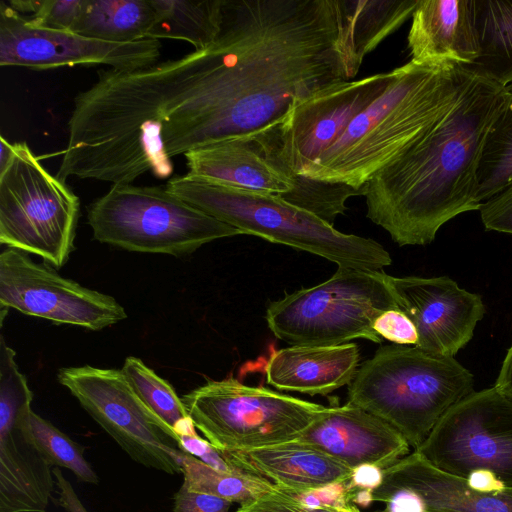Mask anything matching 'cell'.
I'll return each mask as SVG.
<instances>
[{
    "label": "cell",
    "instance_id": "cell-1",
    "mask_svg": "<svg viewBox=\"0 0 512 512\" xmlns=\"http://www.w3.org/2000/svg\"><path fill=\"white\" fill-rule=\"evenodd\" d=\"M362 62L347 0H223L212 44L143 71L140 110L173 158L264 130Z\"/></svg>",
    "mask_w": 512,
    "mask_h": 512
},
{
    "label": "cell",
    "instance_id": "cell-2",
    "mask_svg": "<svg viewBox=\"0 0 512 512\" xmlns=\"http://www.w3.org/2000/svg\"><path fill=\"white\" fill-rule=\"evenodd\" d=\"M508 97L472 69L453 106L362 187L367 218L400 246L427 245L446 222L479 210L482 151Z\"/></svg>",
    "mask_w": 512,
    "mask_h": 512
},
{
    "label": "cell",
    "instance_id": "cell-3",
    "mask_svg": "<svg viewBox=\"0 0 512 512\" xmlns=\"http://www.w3.org/2000/svg\"><path fill=\"white\" fill-rule=\"evenodd\" d=\"M393 72L384 91L300 176L361 189L453 106L472 68L410 60Z\"/></svg>",
    "mask_w": 512,
    "mask_h": 512
},
{
    "label": "cell",
    "instance_id": "cell-4",
    "mask_svg": "<svg viewBox=\"0 0 512 512\" xmlns=\"http://www.w3.org/2000/svg\"><path fill=\"white\" fill-rule=\"evenodd\" d=\"M473 391V374L454 357L391 344L358 368L347 403L389 423L416 450L446 411Z\"/></svg>",
    "mask_w": 512,
    "mask_h": 512
},
{
    "label": "cell",
    "instance_id": "cell-5",
    "mask_svg": "<svg viewBox=\"0 0 512 512\" xmlns=\"http://www.w3.org/2000/svg\"><path fill=\"white\" fill-rule=\"evenodd\" d=\"M165 188L242 234L318 255L338 267L382 270L392 261L377 241L342 233L279 195L219 185L188 174L169 178Z\"/></svg>",
    "mask_w": 512,
    "mask_h": 512
},
{
    "label": "cell",
    "instance_id": "cell-6",
    "mask_svg": "<svg viewBox=\"0 0 512 512\" xmlns=\"http://www.w3.org/2000/svg\"><path fill=\"white\" fill-rule=\"evenodd\" d=\"M391 309L400 308L390 275L338 267L328 280L272 302L265 318L291 346H337L357 338L381 343L373 324Z\"/></svg>",
    "mask_w": 512,
    "mask_h": 512
},
{
    "label": "cell",
    "instance_id": "cell-7",
    "mask_svg": "<svg viewBox=\"0 0 512 512\" xmlns=\"http://www.w3.org/2000/svg\"><path fill=\"white\" fill-rule=\"evenodd\" d=\"M87 221L101 243L173 256L242 234L159 186L112 185L89 205Z\"/></svg>",
    "mask_w": 512,
    "mask_h": 512
},
{
    "label": "cell",
    "instance_id": "cell-8",
    "mask_svg": "<svg viewBox=\"0 0 512 512\" xmlns=\"http://www.w3.org/2000/svg\"><path fill=\"white\" fill-rule=\"evenodd\" d=\"M181 400L195 427L222 455L293 441L325 408L232 377L210 380Z\"/></svg>",
    "mask_w": 512,
    "mask_h": 512
},
{
    "label": "cell",
    "instance_id": "cell-9",
    "mask_svg": "<svg viewBox=\"0 0 512 512\" xmlns=\"http://www.w3.org/2000/svg\"><path fill=\"white\" fill-rule=\"evenodd\" d=\"M80 200L26 142L0 172V243L63 266L74 248Z\"/></svg>",
    "mask_w": 512,
    "mask_h": 512
},
{
    "label": "cell",
    "instance_id": "cell-10",
    "mask_svg": "<svg viewBox=\"0 0 512 512\" xmlns=\"http://www.w3.org/2000/svg\"><path fill=\"white\" fill-rule=\"evenodd\" d=\"M57 379L134 461L183 473L179 436L140 400L121 370L66 367Z\"/></svg>",
    "mask_w": 512,
    "mask_h": 512
},
{
    "label": "cell",
    "instance_id": "cell-11",
    "mask_svg": "<svg viewBox=\"0 0 512 512\" xmlns=\"http://www.w3.org/2000/svg\"><path fill=\"white\" fill-rule=\"evenodd\" d=\"M393 75L392 70L339 82L295 99L280 121L247 138L277 168L300 176L384 91Z\"/></svg>",
    "mask_w": 512,
    "mask_h": 512
},
{
    "label": "cell",
    "instance_id": "cell-12",
    "mask_svg": "<svg viewBox=\"0 0 512 512\" xmlns=\"http://www.w3.org/2000/svg\"><path fill=\"white\" fill-rule=\"evenodd\" d=\"M434 467L468 478L493 475L512 487V399L494 386L449 408L415 450Z\"/></svg>",
    "mask_w": 512,
    "mask_h": 512
},
{
    "label": "cell",
    "instance_id": "cell-13",
    "mask_svg": "<svg viewBox=\"0 0 512 512\" xmlns=\"http://www.w3.org/2000/svg\"><path fill=\"white\" fill-rule=\"evenodd\" d=\"M0 305L26 315L97 331L127 318L117 300L34 262L25 252L0 254Z\"/></svg>",
    "mask_w": 512,
    "mask_h": 512
},
{
    "label": "cell",
    "instance_id": "cell-14",
    "mask_svg": "<svg viewBox=\"0 0 512 512\" xmlns=\"http://www.w3.org/2000/svg\"><path fill=\"white\" fill-rule=\"evenodd\" d=\"M161 43L143 39L107 42L68 30L37 27L0 3V65L37 70L76 65H107L117 70H137L157 63Z\"/></svg>",
    "mask_w": 512,
    "mask_h": 512
},
{
    "label": "cell",
    "instance_id": "cell-15",
    "mask_svg": "<svg viewBox=\"0 0 512 512\" xmlns=\"http://www.w3.org/2000/svg\"><path fill=\"white\" fill-rule=\"evenodd\" d=\"M398 305L414 323L416 347L454 357L473 337L485 314L482 298L447 276L392 277Z\"/></svg>",
    "mask_w": 512,
    "mask_h": 512
},
{
    "label": "cell",
    "instance_id": "cell-16",
    "mask_svg": "<svg viewBox=\"0 0 512 512\" xmlns=\"http://www.w3.org/2000/svg\"><path fill=\"white\" fill-rule=\"evenodd\" d=\"M293 442L327 454L352 470L363 464L385 470L410 454L411 447L389 423L349 403L325 407Z\"/></svg>",
    "mask_w": 512,
    "mask_h": 512
},
{
    "label": "cell",
    "instance_id": "cell-17",
    "mask_svg": "<svg viewBox=\"0 0 512 512\" xmlns=\"http://www.w3.org/2000/svg\"><path fill=\"white\" fill-rule=\"evenodd\" d=\"M407 41L411 61L472 66L480 55L473 0H420Z\"/></svg>",
    "mask_w": 512,
    "mask_h": 512
},
{
    "label": "cell",
    "instance_id": "cell-18",
    "mask_svg": "<svg viewBox=\"0 0 512 512\" xmlns=\"http://www.w3.org/2000/svg\"><path fill=\"white\" fill-rule=\"evenodd\" d=\"M188 175L219 185L283 195L293 177L272 164L250 138H234L191 150L185 155Z\"/></svg>",
    "mask_w": 512,
    "mask_h": 512
},
{
    "label": "cell",
    "instance_id": "cell-19",
    "mask_svg": "<svg viewBox=\"0 0 512 512\" xmlns=\"http://www.w3.org/2000/svg\"><path fill=\"white\" fill-rule=\"evenodd\" d=\"M383 480L413 491L423 512H512V487L494 492L475 489L415 450L383 470Z\"/></svg>",
    "mask_w": 512,
    "mask_h": 512
},
{
    "label": "cell",
    "instance_id": "cell-20",
    "mask_svg": "<svg viewBox=\"0 0 512 512\" xmlns=\"http://www.w3.org/2000/svg\"><path fill=\"white\" fill-rule=\"evenodd\" d=\"M359 361L355 343L291 346L270 355L265 366L266 381L280 391L327 395L352 382Z\"/></svg>",
    "mask_w": 512,
    "mask_h": 512
},
{
    "label": "cell",
    "instance_id": "cell-21",
    "mask_svg": "<svg viewBox=\"0 0 512 512\" xmlns=\"http://www.w3.org/2000/svg\"><path fill=\"white\" fill-rule=\"evenodd\" d=\"M235 467L275 486L310 490L347 482L352 469L334 458L293 441L223 455Z\"/></svg>",
    "mask_w": 512,
    "mask_h": 512
},
{
    "label": "cell",
    "instance_id": "cell-22",
    "mask_svg": "<svg viewBox=\"0 0 512 512\" xmlns=\"http://www.w3.org/2000/svg\"><path fill=\"white\" fill-rule=\"evenodd\" d=\"M51 468L18 428L0 429V512H45Z\"/></svg>",
    "mask_w": 512,
    "mask_h": 512
},
{
    "label": "cell",
    "instance_id": "cell-23",
    "mask_svg": "<svg viewBox=\"0 0 512 512\" xmlns=\"http://www.w3.org/2000/svg\"><path fill=\"white\" fill-rule=\"evenodd\" d=\"M155 20L152 0H83L72 32L107 42L147 39Z\"/></svg>",
    "mask_w": 512,
    "mask_h": 512
},
{
    "label": "cell",
    "instance_id": "cell-24",
    "mask_svg": "<svg viewBox=\"0 0 512 512\" xmlns=\"http://www.w3.org/2000/svg\"><path fill=\"white\" fill-rule=\"evenodd\" d=\"M155 20L147 39L182 40L202 50L220 33L223 0H152Z\"/></svg>",
    "mask_w": 512,
    "mask_h": 512
},
{
    "label": "cell",
    "instance_id": "cell-25",
    "mask_svg": "<svg viewBox=\"0 0 512 512\" xmlns=\"http://www.w3.org/2000/svg\"><path fill=\"white\" fill-rule=\"evenodd\" d=\"M480 55L470 66L508 86L512 82V1L473 0Z\"/></svg>",
    "mask_w": 512,
    "mask_h": 512
},
{
    "label": "cell",
    "instance_id": "cell-26",
    "mask_svg": "<svg viewBox=\"0 0 512 512\" xmlns=\"http://www.w3.org/2000/svg\"><path fill=\"white\" fill-rule=\"evenodd\" d=\"M420 0H347L358 58L372 52L412 17Z\"/></svg>",
    "mask_w": 512,
    "mask_h": 512
},
{
    "label": "cell",
    "instance_id": "cell-27",
    "mask_svg": "<svg viewBox=\"0 0 512 512\" xmlns=\"http://www.w3.org/2000/svg\"><path fill=\"white\" fill-rule=\"evenodd\" d=\"M120 370L140 400L178 436L196 433V427L173 387L141 359L128 356Z\"/></svg>",
    "mask_w": 512,
    "mask_h": 512
},
{
    "label": "cell",
    "instance_id": "cell-28",
    "mask_svg": "<svg viewBox=\"0 0 512 512\" xmlns=\"http://www.w3.org/2000/svg\"><path fill=\"white\" fill-rule=\"evenodd\" d=\"M17 428L51 467L69 469L79 481L98 483L97 474L84 458V448L32 408L22 415Z\"/></svg>",
    "mask_w": 512,
    "mask_h": 512
},
{
    "label": "cell",
    "instance_id": "cell-29",
    "mask_svg": "<svg viewBox=\"0 0 512 512\" xmlns=\"http://www.w3.org/2000/svg\"><path fill=\"white\" fill-rule=\"evenodd\" d=\"M183 486L190 491L214 495L240 505L253 501L274 489L270 481L250 473L216 470L184 452Z\"/></svg>",
    "mask_w": 512,
    "mask_h": 512
},
{
    "label": "cell",
    "instance_id": "cell-30",
    "mask_svg": "<svg viewBox=\"0 0 512 512\" xmlns=\"http://www.w3.org/2000/svg\"><path fill=\"white\" fill-rule=\"evenodd\" d=\"M512 180V92L486 138L478 168V200L482 204Z\"/></svg>",
    "mask_w": 512,
    "mask_h": 512
},
{
    "label": "cell",
    "instance_id": "cell-31",
    "mask_svg": "<svg viewBox=\"0 0 512 512\" xmlns=\"http://www.w3.org/2000/svg\"><path fill=\"white\" fill-rule=\"evenodd\" d=\"M358 189L343 183L315 180L300 176L294 188L280 197L333 226L336 217L347 210L346 201L362 195Z\"/></svg>",
    "mask_w": 512,
    "mask_h": 512
},
{
    "label": "cell",
    "instance_id": "cell-32",
    "mask_svg": "<svg viewBox=\"0 0 512 512\" xmlns=\"http://www.w3.org/2000/svg\"><path fill=\"white\" fill-rule=\"evenodd\" d=\"M8 4L20 14H31L34 26L71 31L83 0H11Z\"/></svg>",
    "mask_w": 512,
    "mask_h": 512
},
{
    "label": "cell",
    "instance_id": "cell-33",
    "mask_svg": "<svg viewBox=\"0 0 512 512\" xmlns=\"http://www.w3.org/2000/svg\"><path fill=\"white\" fill-rule=\"evenodd\" d=\"M486 230L512 235V180L479 208Z\"/></svg>",
    "mask_w": 512,
    "mask_h": 512
},
{
    "label": "cell",
    "instance_id": "cell-34",
    "mask_svg": "<svg viewBox=\"0 0 512 512\" xmlns=\"http://www.w3.org/2000/svg\"><path fill=\"white\" fill-rule=\"evenodd\" d=\"M373 330L382 338L398 345H416L417 329L412 320L400 309L383 312L376 318Z\"/></svg>",
    "mask_w": 512,
    "mask_h": 512
},
{
    "label": "cell",
    "instance_id": "cell-35",
    "mask_svg": "<svg viewBox=\"0 0 512 512\" xmlns=\"http://www.w3.org/2000/svg\"><path fill=\"white\" fill-rule=\"evenodd\" d=\"M347 482L329 484L310 490H290L277 486L276 488L309 508L341 509L351 505L347 499Z\"/></svg>",
    "mask_w": 512,
    "mask_h": 512
},
{
    "label": "cell",
    "instance_id": "cell-36",
    "mask_svg": "<svg viewBox=\"0 0 512 512\" xmlns=\"http://www.w3.org/2000/svg\"><path fill=\"white\" fill-rule=\"evenodd\" d=\"M236 512H338L335 508H309L281 492L274 485V489L263 496L240 505Z\"/></svg>",
    "mask_w": 512,
    "mask_h": 512
},
{
    "label": "cell",
    "instance_id": "cell-37",
    "mask_svg": "<svg viewBox=\"0 0 512 512\" xmlns=\"http://www.w3.org/2000/svg\"><path fill=\"white\" fill-rule=\"evenodd\" d=\"M180 449L210 467L228 473H247L230 464L223 455L208 441L198 436L197 433L179 435Z\"/></svg>",
    "mask_w": 512,
    "mask_h": 512
},
{
    "label": "cell",
    "instance_id": "cell-38",
    "mask_svg": "<svg viewBox=\"0 0 512 512\" xmlns=\"http://www.w3.org/2000/svg\"><path fill=\"white\" fill-rule=\"evenodd\" d=\"M233 502L188 490L183 485L174 495L173 512H231Z\"/></svg>",
    "mask_w": 512,
    "mask_h": 512
},
{
    "label": "cell",
    "instance_id": "cell-39",
    "mask_svg": "<svg viewBox=\"0 0 512 512\" xmlns=\"http://www.w3.org/2000/svg\"><path fill=\"white\" fill-rule=\"evenodd\" d=\"M383 481V470L372 464H363L352 470L347 482V499L357 492L373 493Z\"/></svg>",
    "mask_w": 512,
    "mask_h": 512
},
{
    "label": "cell",
    "instance_id": "cell-40",
    "mask_svg": "<svg viewBox=\"0 0 512 512\" xmlns=\"http://www.w3.org/2000/svg\"><path fill=\"white\" fill-rule=\"evenodd\" d=\"M53 476L59 489V505L68 512H88L59 467L53 469Z\"/></svg>",
    "mask_w": 512,
    "mask_h": 512
},
{
    "label": "cell",
    "instance_id": "cell-41",
    "mask_svg": "<svg viewBox=\"0 0 512 512\" xmlns=\"http://www.w3.org/2000/svg\"><path fill=\"white\" fill-rule=\"evenodd\" d=\"M494 387L512 399V344L506 352Z\"/></svg>",
    "mask_w": 512,
    "mask_h": 512
},
{
    "label": "cell",
    "instance_id": "cell-42",
    "mask_svg": "<svg viewBox=\"0 0 512 512\" xmlns=\"http://www.w3.org/2000/svg\"><path fill=\"white\" fill-rule=\"evenodd\" d=\"M13 156V143H10L3 135H0V172L10 163Z\"/></svg>",
    "mask_w": 512,
    "mask_h": 512
},
{
    "label": "cell",
    "instance_id": "cell-43",
    "mask_svg": "<svg viewBox=\"0 0 512 512\" xmlns=\"http://www.w3.org/2000/svg\"><path fill=\"white\" fill-rule=\"evenodd\" d=\"M338 512H360V510L355 505L351 504L345 508L338 509Z\"/></svg>",
    "mask_w": 512,
    "mask_h": 512
},
{
    "label": "cell",
    "instance_id": "cell-44",
    "mask_svg": "<svg viewBox=\"0 0 512 512\" xmlns=\"http://www.w3.org/2000/svg\"><path fill=\"white\" fill-rule=\"evenodd\" d=\"M508 91L512 92V82L507 86Z\"/></svg>",
    "mask_w": 512,
    "mask_h": 512
}]
</instances>
